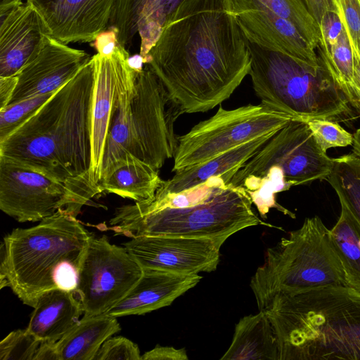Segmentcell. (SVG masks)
<instances>
[{"instance_id":"obj_1","label":"cell","mask_w":360,"mask_h":360,"mask_svg":"<svg viewBox=\"0 0 360 360\" xmlns=\"http://www.w3.org/2000/svg\"><path fill=\"white\" fill-rule=\"evenodd\" d=\"M184 113L229 98L249 75L250 53L231 0H185L143 60Z\"/></svg>"},{"instance_id":"obj_2","label":"cell","mask_w":360,"mask_h":360,"mask_svg":"<svg viewBox=\"0 0 360 360\" xmlns=\"http://www.w3.org/2000/svg\"><path fill=\"white\" fill-rule=\"evenodd\" d=\"M94 82L91 57L33 116L0 142V156L59 180H96L91 171Z\"/></svg>"},{"instance_id":"obj_3","label":"cell","mask_w":360,"mask_h":360,"mask_svg":"<svg viewBox=\"0 0 360 360\" xmlns=\"http://www.w3.org/2000/svg\"><path fill=\"white\" fill-rule=\"evenodd\" d=\"M260 311L274 327L279 360H360V293L349 286L300 289Z\"/></svg>"},{"instance_id":"obj_4","label":"cell","mask_w":360,"mask_h":360,"mask_svg":"<svg viewBox=\"0 0 360 360\" xmlns=\"http://www.w3.org/2000/svg\"><path fill=\"white\" fill-rule=\"evenodd\" d=\"M92 235L77 217L59 210L28 229L4 238L8 287L34 307L53 288L75 291L82 259Z\"/></svg>"},{"instance_id":"obj_5","label":"cell","mask_w":360,"mask_h":360,"mask_svg":"<svg viewBox=\"0 0 360 360\" xmlns=\"http://www.w3.org/2000/svg\"><path fill=\"white\" fill-rule=\"evenodd\" d=\"M146 65L122 91L107 136L102 170L127 153L158 169L174 158V122L183 114Z\"/></svg>"},{"instance_id":"obj_6","label":"cell","mask_w":360,"mask_h":360,"mask_svg":"<svg viewBox=\"0 0 360 360\" xmlns=\"http://www.w3.org/2000/svg\"><path fill=\"white\" fill-rule=\"evenodd\" d=\"M246 43L251 57L249 75L262 103L297 120L349 122L354 119L352 106L320 57L318 63H309L248 39Z\"/></svg>"},{"instance_id":"obj_7","label":"cell","mask_w":360,"mask_h":360,"mask_svg":"<svg viewBox=\"0 0 360 360\" xmlns=\"http://www.w3.org/2000/svg\"><path fill=\"white\" fill-rule=\"evenodd\" d=\"M329 284L347 286L330 229L314 216L266 250L250 286L259 311L276 296Z\"/></svg>"},{"instance_id":"obj_8","label":"cell","mask_w":360,"mask_h":360,"mask_svg":"<svg viewBox=\"0 0 360 360\" xmlns=\"http://www.w3.org/2000/svg\"><path fill=\"white\" fill-rule=\"evenodd\" d=\"M242 187L228 184L204 202L184 208L141 210L133 205L117 207L110 220L115 235L207 238L224 243L247 227L268 225L252 208Z\"/></svg>"},{"instance_id":"obj_9","label":"cell","mask_w":360,"mask_h":360,"mask_svg":"<svg viewBox=\"0 0 360 360\" xmlns=\"http://www.w3.org/2000/svg\"><path fill=\"white\" fill-rule=\"evenodd\" d=\"M101 193L93 177L62 181L0 156V209L19 222L40 221L59 210L77 217Z\"/></svg>"},{"instance_id":"obj_10","label":"cell","mask_w":360,"mask_h":360,"mask_svg":"<svg viewBox=\"0 0 360 360\" xmlns=\"http://www.w3.org/2000/svg\"><path fill=\"white\" fill-rule=\"evenodd\" d=\"M291 116L263 103L232 110L221 105L209 119L178 136L172 172L194 166L285 126Z\"/></svg>"},{"instance_id":"obj_11","label":"cell","mask_w":360,"mask_h":360,"mask_svg":"<svg viewBox=\"0 0 360 360\" xmlns=\"http://www.w3.org/2000/svg\"><path fill=\"white\" fill-rule=\"evenodd\" d=\"M332 163L333 158L318 145L307 121L292 119L238 170L228 184L238 187L270 170L290 189L326 180Z\"/></svg>"},{"instance_id":"obj_12","label":"cell","mask_w":360,"mask_h":360,"mask_svg":"<svg viewBox=\"0 0 360 360\" xmlns=\"http://www.w3.org/2000/svg\"><path fill=\"white\" fill-rule=\"evenodd\" d=\"M143 269L127 249L105 236H91L82 259L75 290L84 316L108 312L138 282Z\"/></svg>"},{"instance_id":"obj_13","label":"cell","mask_w":360,"mask_h":360,"mask_svg":"<svg viewBox=\"0 0 360 360\" xmlns=\"http://www.w3.org/2000/svg\"><path fill=\"white\" fill-rule=\"evenodd\" d=\"M123 245L142 269L191 275L214 271L223 243L207 238L140 236Z\"/></svg>"},{"instance_id":"obj_14","label":"cell","mask_w":360,"mask_h":360,"mask_svg":"<svg viewBox=\"0 0 360 360\" xmlns=\"http://www.w3.org/2000/svg\"><path fill=\"white\" fill-rule=\"evenodd\" d=\"M129 57L126 48L119 44L108 55L96 53L92 56L94 82L91 108V171L98 184L101 179L107 136L120 94L129 81L139 72L130 65Z\"/></svg>"},{"instance_id":"obj_15","label":"cell","mask_w":360,"mask_h":360,"mask_svg":"<svg viewBox=\"0 0 360 360\" xmlns=\"http://www.w3.org/2000/svg\"><path fill=\"white\" fill-rule=\"evenodd\" d=\"M91 57L83 50L72 48L47 35L37 55L16 75L17 84L8 105L56 92Z\"/></svg>"},{"instance_id":"obj_16","label":"cell","mask_w":360,"mask_h":360,"mask_svg":"<svg viewBox=\"0 0 360 360\" xmlns=\"http://www.w3.org/2000/svg\"><path fill=\"white\" fill-rule=\"evenodd\" d=\"M116 0H25L60 41L93 42L106 30Z\"/></svg>"},{"instance_id":"obj_17","label":"cell","mask_w":360,"mask_h":360,"mask_svg":"<svg viewBox=\"0 0 360 360\" xmlns=\"http://www.w3.org/2000/svg\"><path fill=\"white\" fill-rule=\"evenodd\" d=\"M47 35L39 14L27 1L0 11V77L15 76L37 55Z\"/></svg>"},{"instance_id":"obj_18","label":"cell","mask_w":360,"mask_h":360,"mask_svg":"<svg viewBox=\"0 0 360 360\" xmlns=\"http://www.w3.org/2000/svg\"><path fill=\"white\" fill-rule=\"evenodd\" d=\"M185 0H116L108 29L113 30L118 44L130 45L138 34L143 61L154 46L174 13Z\"/></svg>"},{"instance_id":"obj_19","label":"cell","mask_w":360,"mask_h":360,"mask_svg":"<svg viewBox=\"0 0 360 360\" xmlns=\"http://www.w3.org/2000/svg\"><path fill=\"white\" fill-rule=\"evenodd\" d=\"M234 14L244 37L249 41L307 62L320 60L316 49L289 20L262 8H253Z\"/></svg>"},{"instance_id":"obj_20","label":"cell","mask_w":360,"mask_h":360,"mask_svg":"<svg viewBox=\"0 0 360 360\" xmlns=\"http://www.w3.org/2000/svg\"><path fill=\"white\" fill-rule=\"evenodd\" d=\"M140 279L131 290L105 314L120 317L141 315L170 305L194 288L202 279L199 274H179L143 269Z\"/></svg>"},{"instance_id":"obj_21","label":"cell","mask_w":360,"mask_h":360,"mask_svg":"<svg viewBox=\"0 0 360 360\" xmlns=\"http://www.w3.org/2000/svg\"><path fill=\"white\" fill-rule=\"evenodd\" d=\"M319 27L317 54L350 105L360 114V96L353 79V52L336 11L326 14Z\"/></svg>"},{"instance_id":"obj_22","label":"cell","mask_w":360,"mask_h":360,"mask_svg":"<svg viewBox=\"0 0 360 360\" xmlns=\"http://www.w3.org/2000/svg\"><path fill=\"white\" fill-rule=\"evenodd\" d=\"M277 131L251 140L200 164L175 172L173 177L162 181L156 193H177L218 176L228 185L238 170Z\"/></svg>"},{"instance_id":"obj_23","label":"cell","mask_w":360,"mask_h":360,"mask_svg":"<svg viewBox=\"0 0 360 360\" xmlns=\"http://www.w3.org/2000/svg\"><path fill=\"white\" fill-rule=\"evenodd\" d=\"M82 314L83 307L75 291L53 288L39 296L26 329L41 342H57Z\"/></svg>"},{"instance_id":"obj_24","label":"cell","mask_w":360,"mask_h":360,"mask_svg":"<svg viewBox=\"0 0 360 360\" xmlns=\"http://www.w3.org/2000/svg\"><path fill=\"white\" fill-rule=\"evenodd\" d=\"M162 181L158 169L128 153L102 171L98 186L101 192L143 202L154 197Z\"/></svg>"},{"instance_id":"obj_25","label":"cell","mask_w":360,"mask_h":360,"mask_svg":"<svg viewBox=\"0 0 360 360\" xmlns=\"http://www.w3.org/2000/svg\"><path fill=\"white\" fill-rule=\"evenodd\" d=\"M220 359L279 360L278 339L264 311L240 319L231 345Z\"/></svg>"},{"instance_id":"obj_26","label":"cell","mask_w":360,"mask_h":360,"mask_svg":"<svg viewBox=\"0 0 360 360\" xmlns=\"http://www.w3.org/2000/svg\"><path fill=\"white\" fill-rule=\"evenodd\" d=\"M120 330L117 317L84 316L57 342L61 360H94L103 343Z\"/></svg>"},{"instance_id":"obj_27","label":"cell","mask_w":360,"mask_h":360,"mask_svg":"<svg viewBox=\"0 0 360 360\" xmlns=\"http://www.w3.org/2000/svg\"><path fill=\"white\" fill-rule=\"evenodd\" d=\"M340 214L330 229L331 238L340 257L347 286L360 293V221L342 199Z\"/></svg>"},{"instance_id":"obj_28","label":"cell","mask_w":360,"mask_h":360,"mask_svg":"<svg viewBox=\"0 0 360 360\" xmlns=\"http://www.w3.org/2000/svg\"><path fill=\"white\" fill-rule=\"evenodd\" d=\"M231 2L233 13L262 8L289 20L316 49L319 41V27L309 13L305 0H231Z\"/></svg>"},{"instance_id":"obj_29","label":"cell","mask_w":360,"mask_h":360,"mask_svg":"<svg viewBox=\"0 0 360 360\" xmlns=\"http://www.w3.org/2000/svg\"><path fill=\"white\" fill-rule=\"evenodd\" d=\"M326 180L360 221V158L352 152L333 158Z\"/></svg>"},{"instance_id":"obj_30","label":"cell","mask_w":360,"mask_h":360,"mask_svg":"<svg viewBox=\"0 0 360 360\" xmlns=\"http://www.w3.org/2000/svg\"><path fill=\"white\" fill-rule=\"evenodd\" d=\"M226 186L221 177H212L205 183L177 193H155L151 200L136 202L133 206L141 210L187 207L205 201Z\"/></svg>"},{"instance_id":"obj_31","label":"cell","mask_w":360,"mask_h":360,"mask_svg":"<svg viewBox=\"0 0 360 360\" xmlns=\"http://www.w3.org/2000/svg\"><path fill=\"white\" fill-rule=\"evenodd\" d=\"M54 93L27 98L0 110V142L33 116Z\"/></svg>"},{"instance_id":"obj_32","label":"cell","mask_w":360,"mask_h":360,"mask_svg":"<svg viewBox=\"0 0 360 360\" xmlns=\"http://www.w3.org/2000/svg\"><path fill=\"white\" fill-rule=\"evenodd\" d=\"M40 342L27 329L13 330L0 342V359L34 360Z\"/></svg>"},{"instance_id":"obj_33","label":"cell","mask_w":360,"mask_h":360,"mask_svg":"<svg viewBox=\"0 0 360 360\" xmlns=\"http://www.w3.org/2000/svg\"><path fill=\"white\" fill-rule=\"evenodd\" d=\"M308 125L321 148L326 152L329 148L352 146L354 136L338 122L324 119H312Z\"/></svg>"},{"instance_id":"obj_34","label":"cell","mask_w":360,"mask_h":360,"mask_svg":"<svg viewBox=\"0 0 360 360\" xmlns=\"http://www.w3.org/2000/svg\"><path fill=\"white\" fill-rule=\"evenodd\" d=\"M347 34L354 57H360V1L331 0Z\"/></svg>"},{"instance_id":"obj_35","label":"cell","mask_w":360,"mask_h":360,"mask_svg":"<svg viewBox=\"0 0 360 360\" xmlns=\"http://www.w3.org/2000/svg\"><path fill=\"white\" fill-rule=\"evenodd\" d=\"M94 360H141L136 344L124 337H110L101 345Z\"/></svg>"},{"instance_id":"obj_36","label":"cell","mask_w":360,"mask_h":360,"mask_svg":"<svg viewBox=\"0 0 360 360\" xmlns=\"http://www.w3.org/2000/svg\"><path fill=\"white\" fill-rule=\"evenodd\" d=\"M185 349L157 345L141 356V360H188Z\"/></svg>"},{"instance_id":"obj_37","label":"cell","mask_w":360,"mask_h":360,"mask_svg":"<svg viewBox=\"0 0 360 360\" xmlns=\"http://www.w3.org/2000/svg\"><path fill=\"white\" fill-rule=\"evenodd\" d=\"M93 43L97 53L102 55L112 53L118 44L115 32L108 28L101 32Z\"/></svg>"},{"instance_id":"obj_38","label":"cell","mask_w":360,"mask_h":360,"mask_svg":"<svg viewBox=\"0 0 360 360\" xmlns=\"http://www.w3.org/2000/svg\"><path fill=\"white\" fill-rule=\"evenodd\" d=\"M305 2L318 25L326 14L335 11L331 0H305Z\"/></svg>"},{"instance_id":"obj_39","label":"cell","mask_w":360,"mask_h":360,"mask_svg":"<svg viewBox=\"0 0 360 360\" xmlns=\"http://www.w3.org/2000/svg\"><path fill=\"white\" fill-rule=\"evenodd\" d=\"M17 84V77H0V110L6 108L13 96Z\"/></svg>"},{"instance_id":"obj_40","label":"cell","mask_w":360,"mask_h":360,"mask_svg":"<svg viewBox=\"0 0 360 360\" xmlns=\"http://www.w3.org/2000/svg\"><path fill=\"white\" fill-rule=\"evenodd\" d=\"M57 342L41 341L34 360H61Z\"/></svg>"},{"instance_id":"obj_41","label":"cell","mask_w":360,"mask_h":360,"mask_svg":"<svg viewBox=\"0 0 360 360\" xmlns=\"http://www.w3.org/2000/svg\"><path fill=\"white\" fill-rule=\"evenodd\" d=\"M353 79L355 87L360 96V58L353 56Z\"/></svg>"},{"instance_id":"obj_42","label":"cell","mask_w":360,"mask_h":360,"mask_svg":"<svg viewBox=\"0 0 360 360\" xmlns=\"http://www.w3.org/2000/svg\"><path fill=\"white\" fill-rule=\"evenodd\" d=\"M352 152L360 158V127L353 134Z\"/></svg>"},{"instance_id":"obj_43","label":"cell","mask_w":360,"mask_h":360,"mask_svg":"<svg viewBox=\"0 0 360 360\" xmlns=\"http://www.w3.org/2000/svg\"><path fill=\"white\" fill-rule=\"evenodd\" d=\"M360 1V0H359Z\"/></svg>"}]
</instances>
